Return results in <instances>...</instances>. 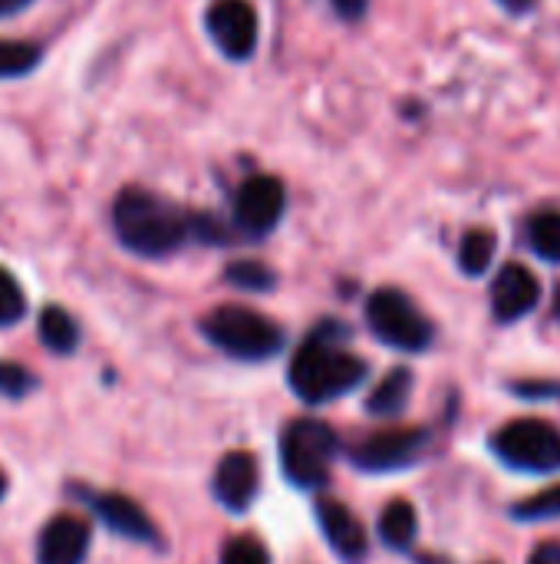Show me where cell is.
Segmentation results:
<instances>
[{
	"instance_id": "obj_1",
	"label": "cell",
	"mask_w": 560,
	"mask_h": 564,
	"mask_svg": "<svg viewBox=\"0 0 560 564\" xmlns=\"http://www.w3.org/2000/svg\"><path fill=\"white\" fill-rule=\"evenodd\" d=\"M116 241L145 261H165L182 248L195 245L198 212L158 195L145 185H125L116 192L109 208Z\"/></svg>"
},
{
	"instance_id": "obj_2",
	"label": "cell",
	"mask_w": 560,
	"mask_h": 564,
	"mask_svg": "<svg viewBox=\"0 0 560 564\" xmlns=\"http://www.w3.org/2000/svg\"><path fill=\"white\" fill-rule=\"evenodd\" d=\"M347 337H350L347 324L320 321L304 337V344L294 350V360L287 367V380H290V390L304 403H310V406L333 403L366 380L370 367L363 357H356L343 347Z\"/></svg>"
},
{
	"instance_id": "obj_3",
	"label": "cell",
	"mask_w": 560,
	"mask_h": 564,
	"mask_svg": "<svg viewBox=\"0 0 560 564\" xmlns=\"http://www.w3.org/2000/svg\"><path fill=\"white\" fill-rule=\"evenodd\" d=\"M198 330L211 347H218L231 360H244V364L271 360L287 344L284 327L277 321H271L267 314H261L254 307H244V304H218V307H211L198 321Z\"/></svg>"
},
{
	"instance_id": "obj_4",
	"label": "cell",
	"mask_w": 560,
	"mask_h": 564,
	"mask_svg": "<svg viewBox=\"0 0 560 564\" xmlns=\"http://www.w3.org/2000/svg\"><path fill=\"white\" fill-rule=\"evenodd\" d=\"M337 456V433L320 420H294L281 436V466L290 486L320 489L330 479V466Z\"/></svg>"
},
{
	"instance_id": "obj_5",
	"label": "cell",
	"mask_w": 560,
	"mask_h": 564,
	"mask_svg": "<svg viewBox=\"0 0 560 564\" xmlns=\"http://www.w3.org/2000/svg\"><path fill=\"white\" fill-rule=\"evenodd\" d=\"M366 324H370V330H373V337L380 344H386L393 350H403V354H422L436 337L432 321L399 288H380V291L370 294Z\"/></svg>"
},
{
	"instance_id": "obj_6",
	"label": "cell",
	"mask_w": 560,
	"mask_h": 564,
	"mask_svg": "<svg viewBox=\"0 0 560 564\" xmlns=\"http://www.w3.org/2000/svg\"><path fill=\"white\" fill-rule=\"evenodd\" d=\"M287 185L281 175L271 172H257L248 175L234 195H231V228L238 235V241H264L277 231V225L287 215Z\"/></svg>"
},
{
	"instance_id": "obj_7",
	"label": "cell",
	"mask_w": 560,
	"mask_h": 564,
	"mask_svg": "<svg viewBox=\"0 0 560 564\" xmlns=\"http://www.w3.org/2000/svg\"><path fill=\"white\" fill-rule=\"evenodd\" d=\"M205 30L228 63H251L261 46V13L251 0H215L205 10Z\"/></svg>"
},
{
	"instance_id": "obj_8",
	"label": "cell",
	"mask_w": 560,
	"mask_h": 564,
	"mask_svg": "<svg viewBox=\"0 0 560 564\" xmlns=\"http://www.w3.org/2000/svg\"><path fill=\"white\" fill-rule=\"evenodd\" d=\"M495 453L512 469L554 473L560 469V433L545 420H515L495 436Z\"/></svg>"
},
{
	"instance_id": "obj_9",
	"label": "cell",
	"mask_w": 560,
	"mask_h": 564,
	"mask_svg": "<svg viewBox=\"0 0 560 564\" xmlns=\"http://www.w3.org/2000/svg\"><path fill=\"white\" fill-rule=\"evenodd\" d=\"M429 433L426 430H389V433H373L360 446H353V466L363 473H396L406 469L419 459L426 449Z\"/></svg>"
},
{
	"instance_id": "obj_10",
	"label": "cell",
	"mask_w": 560,
	"mask_h": 564,
	"mask_svg": "<svg viewBox=\"0 0 560 564\" xmlns=\"http://www.w3.org/2000/svg\"><path fill=\"white\" fill-rule=\"evenodd\" d=\"M541 301V284L525 264H505L492 284V311L502 324L528 317Z\"/></svg>"
},
{
	"instance_id": "obj_11",
	"label": "cell",
	"mask_w": 560,
	"mask_h": 564,
	"mask_svg": "<svg viewBox=\"0 0 560 564\" xmlns=\"http://www.w3.org/2000/svg\"><path fill=\"white\" fill-rule=\"evenodd\" d=\"M89 555V525L79 516H56L40 532L36 562L40 564H83Z\"/></svg>"
},
{
	"instance_id": "obj_12",
	"label": "cell",
	"mask_w": 560,
	"mask_h": 564,
	"mask_svg": "<svg viewBox=\"0 0 560 564\" xmlns=\"http://www.w3.org/2000/svg\"><path fill=\"white\" fill-rule=\"evenodd\" d=\"M317 519H320V529L330 542V549L343 558L347 564H360L370 552V539H366V529L363 522L343 506V502H333V499H323L317 506Z\"/></svg>"
},
{
	"instance_id": "obj_13",
	"label": "cell",
	"mask_w": 560,
	"mask_h": 564,
	"mask_svg": "<svg viewBox=\"0 0 560 564\" xmlns=\"http://www.w3.org/2000/svg\"><path fill=\"white\" fill-rule=\"evenodd\" d=\"M257 482H261V473H257V459L244 449L238 453H228L221 463H218V473H215V496L224 509L231 512H244L254 496H257Z\"/></svg>"
},
{
	"instance_id": "obj_14",
	"label": "cell",
	"mask_w": 560,
	"mask_h": 564,
	"mask_svg": "<svg viewBox=\"0 0 560 564\" xmlns=\"http://www.w3.org/2000/svg\"><path fill=\"white\" fill-rule=\"evenodd\" d=\"M92 512L122 539L129 542H145L152 545L158 539L152 519L145 516V509L139 502H132L129 496H119V492H102V496H92Z\"/></svg>"
},
{
	"instance_id": "obj_15",
	"label": "cell",
	"mask_w": 560,
	"mask_h": 564,
	"mask_svg": "<svg viewBox=\"0 0 560 564\" xmlns=\"http://www.w3.org/2000/svg\"><path fill=\"white\" fill-rule=\"evenodd\" d=\"M36 334L43 340V347L50 354H59V357H69L76 347H79V324L76 317L59 307V304H50L40 311V321H36Z\"/></svg>"
},
{
	"instance_id": "obj_16",
	"label": "cell",
	"mask_w": 560,
	"mask_h": 564,
	"mask_svg": "<svg viewBox=\"0 0 560 564\" xmlns=\"http://www.w3.org/2000/svg\"><path fill=\"white\" fill-rule=\"evenodd\" d=\"M409 397H413V373H409L406 367H396V370L386 373V377L380 380V387L370 393L366 410H370L373 416H399V413L406 410Z\"/></svg>"
},
{
	"instance_id": "obj_17",
	"label": "cell",
	"mask_w": 560,
	"mask_h": 564,
	"mask_svg": "<svg viewBox=\"0 0 560 564\" xmlns=\"http://www.w3.org/2000/svg\"><path fill=\"white\" fill-rule=\"evenodd\" d=\"M416 532H419V519H416V509L403 499L389 502L383 509V519H380V539L386 549L393 552H406L413 542H416Z\"/></svg>"
},
{
	"instance_id": "obj_18",
	"label": "cell",
	"mask_w": 560,
	"mask_h": 564,
	"mask_svg": "<svg viewBox=\"0 0 560 564\" xmlns=\"http://www.w3.org/2000/svg\"><path fill=\"white\" fill-rule=\"evenodd\" d=\"M43 63V43L36 40H0V83L23 79Z\"/></svg>"
},
{
	"instance_id": "obj_19",
	"label": "cell",
	"mask_w": 560,
	"mask_h": 564,
	"mask_svg": "<svg viewBox=\"0 0 560 564\" xmlns=\"http://www.w3.org/2000/svg\"><path fill=\"white\" fill-rule=\"evenodd\" d=\"M495 231L488 228H472L462 235V245H459V268L469 274V278H482L488 268H492V258H495Z\"/></svg>"
},
{
	"instance_id": "obj_20",
	"label": "cell",
	"mask_w": 560,
	"mask_h": 564,
	"mask_svg": "<svg viewBox=\"0 0 560 564\" xmlns=\"http://www.w3.org/2000/svg\"><path fill=\"white\" fill-rule=\"evenodd\" d=\"M224 281L238 291H248V294H271L277 288V271L264 261L241 258V261H231L224 268Z\"/></svg>"
},
{
	"instance_id": "obj_21",
	"label": "cell",
	"mask_w": 560,
	"mask_h": 564,
	"mask_svg": "<svg viewBox=\"0 0 560 564\" xmlns=\"http://www.w3.org/2000/svg\"><path fill=\"white\" fill-rule=\"evenodd\" d=\"M528 245L538 258L560 264V212L558 208H548V212H538L531 215L528 221Z\"/></svg>"
},
{
	"instance_id": "obj_22",
	"label": "cell",
	"mask_w": 560,
	"mask_h": 564,
	"mask_svg": "<svg viewBox=\"0 0 560 564\" xmlns=\"http://www.w3.org/2000/svg\"><path fill=\"white\" fill-rule=\"evenodd\" d=\"M26 317V294L20 281L0 264V327H13Z\"/></svg>"
},
{
	"instance_id": "obj_23",
	"label": "cell",
	"mask_w": 560,
	"mask_h": 564,
	"mask_svg": "<svg viewBox=\"0 0 560 564\" xmlns=\"http://www.w3.org/2000/svg\"><path fill=\"white\" fill-rule=\"evenodd\" d=\"M558 516L560 486H551V489H545V492H538V496H531V499L515 506V519H528V522H535V519H558Z\"/></svg>"
},
{
	"instance_id": "obj_24",
	"label": "cell",
	"mask_w": 560,
	"mask_h": 564,
	"mask_svg": "<svg viewBox=\"0 0 560 564\" xmlns=\"http://www.w3.org/2000/svg\"><path fill=\"white\" fill-rule=\"evenodd\" d=\"M221 564H271L264 545L257 539H231L221 552Z\"/></svg>"
},
{
	"instance_id": "obj_25",
	"label": "cell",
	"mask_w": 560,
	"mask_h": 564,
	"mask_svg": "<svg viewBox=\"0 0 560 564\" xmlns=\"http://www.w3.org/2000/svg\"><path fill=\"white\" fill-rule=\"evenodd\" d=\"M33 390V377L30 370H23L20 364H10V360H0V397H10V400H20Z\"/></svg>"
},
{
	"instance_id": "obj_26",
	"label": "cell",
	"mask_w": 560,
	"mask_h": 564,
	"mask_svg": "<svg viewBox=\"0 0 560 564\" xmlns=\"http://www.w3.org/2000/svg\"><path fill=\"white\" fill-rule=\"evenodd\" d=\"M327 3L333 7V13L343 23H360L370 13V7H373V0H327Z\"/></svg>"
},
{
	"instance_id": "obj_27",
	"label": "cell",
	"mask_w": 560,
	"mask_h": 564,
	"mask_svg": "<svg viewBox=\"0 0 560 564\" xmlns=\"http://www.w3.org/2000/svg\"><path fill=\"white\" fill-rule=\"evenodd\" d=\"M528 564H560V542H545L541 549H535Z\"/></svg>"
},
{
	"instance_id": "obj_28",
	"label": "cell",
	"mask_w": 560,
	"mask_h": 564,
	"mask_svg": "<svg viewBox=\"0 0 560 564\" xmlns=\"http://www.w3.org/2000/svg\"><path fill=\"white\" fill-rule=\"evenodd\" d=\"M36 0H0V20H10V17H20L23 10H30Z\"/></svg>"
},
{
	"instance_id": "obj_29",
	"label": "cell",
	"mask_w": 560,
	"mask_h": 564,
	"mask_svg": "<svg viewBox=\"0 0 560 564\" xmlns=\"http://www.w3.org/2000/svg\"><path fill=\"white\" fill-rule=\"evenodd\" d=\"M502 7H508L512 13H528L535 7V0H498Z\"/></svg>"
},
{
	"instance_id": "obj_30",
	"label": "cell",
	"mask_w": 560,
	"mask_h": 564,
	"mask_svg": "<svg viewBox=\"0 0 560 564\" xmlns=\"http://www.w3.org/2000/svg\"><path fill=\"white\" fill-rule=\"evenodd\" d=\"M3 492H7V479H3V473H0V499H3Z\"/></svg>"
},
{
	"instance_id": "obj_31",
	"label": "cell",
	"mask_w": 560,
	"mask_h": 564,
	"mask_svg": "<svg viewBox=\"0 0 560 564\" xmlns=\"http://www.w3.org/2000/svg\"><path fill=\"white\" fill-rule=\"evenodd\" d=\"M554 314L560 317V288H558V297H554Z\"/></svg>"
}]
</instances>
